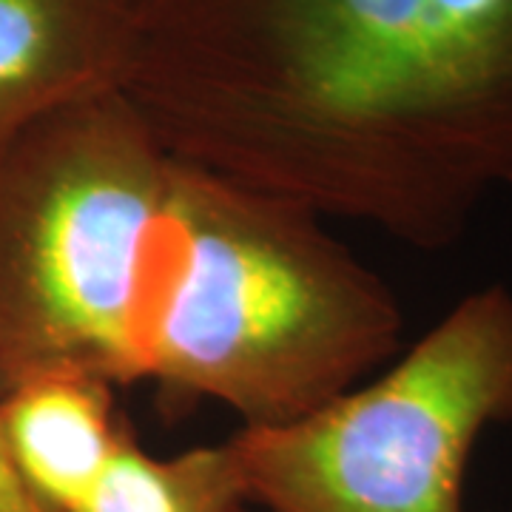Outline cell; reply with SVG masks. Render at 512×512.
I'll return each instance as SVG.
<instances>
[{
    "label": "cell",
    "instance_id": "7a4b0ae2",
    "mask_svg": "<svg viewBox=\"0 0 512 512\" xmlns=\"http://www.w3.org/2000/svg\"><path fill=\"white\" fill-rule=\"evenodd\" d=\"M402 339L399 296L322 217L171 163L134 305L137 382L279 427L382 370Z\"/></svg>",
    "mask_w": 512,
    "mask_h": 512
},
{
    "label": "cell",
    "instance_id": "3957f363",
    "mask_svg": "<svg viewBox=\"0 0 512 512\" xmlns=\"http://www.w3.org/2000/svg\"><path fill=\"white\" fill-rule=\"evenodd\" d=\"M171 163L123 92L0 154V396L49 373L137 382L134 305Z\"/></svg>",
    "mask_w": 512,
    "mask_h": 512
},
{
    "label": "cell",
    "instance_id": "6da1fadb",
    "mask_svg": "<svg viewBox=\"0 0 512 512\" xmlns=\"http://www.w3.org/2000/svg\"><path fill=\"white\" fill-rule=\"evenodd\" d=\"M123 94L174 160L424 254L512 191V0H134Z\"/></svg>",
    "mask_w": 512,
    "mask_h": 512
},
{
    "label": "cell",
    "instance_id": "5b68a950",
    "mask_svg": "<svg viewBox=\"0 0 512 512\" xmlns=\"http://www.w3.org/2000/svg\"><path fill=\"white\" fill-rule=\"evenodd\" d=\"M134 0H0V154L43 117L123 92Z\"/></svg>",
    "mask_w": 512,
    "mask_h": 512
},
{
    "label": "cell",
    "instance_id": "ba28073f",
    "mask_svg": "<svg viewBox=\"0 0 512 512\" xmlns=\"http://www.w3.org/2000/svg\"><path fill=\"white\" fill-rule=\"evenodd\" d=\"M0 512H46L23 484L18 467L9 456L3 427H0Z\"/></svg>",
    "mask_w": 512,
    "mask_h": 512
},
{
    "label": "cell",
    "instance_id": "8992f818",
    "mask_svg": "<svg viewBox=\"0 0 512 512\" xmlns=\"http://www.w3.org/2000/svg\"><path fill=\"white\" fill-rule=\"evenodd\" d=\"M0 427L23 484L46 512H77L128 427L114 384L49 373L0 396Z\"/></svg>",
    "mask_w": 512,
    "mask_h": 512
},
{
    "label": "cell",
    "instance_id": "52a82bcc",
    "mask_svg": "<svg viewBox=\"0 0 512 512\" xmlns=\"http://www.w3.org/2000/svg\"><path fill=\"white\" fill-rule=\"evenodd\" d=\"M248 484L231 439L151 456L128 430L77 512H242Z\"/></svg>",
    "mask_w": 512,
    "mask_h": 512
},
{
    "label": "cell",
    "instance_id": "277c9868",
    "mask_svg": "<svg viewBox=\"0 0 512 512\" xmlns=\"http://www.w3.org/2000/svg\"><path fill=\"white\" fill-rule=\"evenodd\" d=\"M512 424V288L461 296L373 379L279 427H239L262 512H467L478 441Z\"/></svg>",
    "mask_w": 512,
    "mask_h": 512
}]
</instances>
